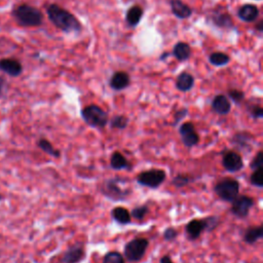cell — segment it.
Returning a JSON list of instances; mask_svg holds the SVG:
<instances>
[{"mask_svg": "<svg viewBox=\"0 0 263 263\" xmlns=\"http://www.w3.org/2000/svg\"><path fill=\"white\" fill-rule=\"evenodd\" d=\"M194 86V78L190 73H187V72H182L181 74H179V76L177 78L176 80V88H178V90L186 92H190Z\"/></svg>", "mask_w": 263, "mask_h": 263, "instance_id": "obj_22", "label": "cell"}, {"mask_svg": "<svg viewBox=\"0 0 263 263\" xmlns=\"http://www.w3.org/2000/svg\"><path fill=\"white\" fill-rule=\"evenodd\" d=\"M196 180V178L190 174H177L173 180H172V185H174L176 188H182V187L188 186L190 183H192Z\"/></svg>", "mask_w": 263, "mask_h": 263, "instance_id": "obj_28", "label": "cell"}, {"mask_svg": "<svg viewBox=\"0 0 263 263\" xmlns=\"http://www.w3.org/2000/svg\"><path fill=\"white\" fill-rule=\"evenodd\" d=\"M257 28H258L259 32H262V31H263V28H262V21H261V22H259V24H258Z\"/></svg>", "mask_w": 263, "mask_h": 263, "instance_id": "obj_41", "label": "cell"}, {"mask_svg": "<svg viewBox=\"0 0 263 263\" xmlns=\"http://www.w3.org/2000/svg\"><path fill=\"white\" fill-rule=\"evenodd\" d=\"M4 82H6V80H4L2 78H0V92L2 90L4 86Z\"/></svg>", "mask_w": 263, "mask_h": 263, "instance_id": "obj_40", "label": "cell"}, {"mask_svg": "<svg viewBox=\"0 0 263 263\" xmlns=\"http://www.w3.org/2000/svg\"><path fill=\"white\" fill-rule=\"evenodd\" d=\"M213 23L223 29H230L232 27V16L226 12H215L212 16Z\"/></svg>", "mask_w": 263, "mask_h": 263, "instance_id": "obj_25", "label": "cell"}, {"mask_svg": "<svg viewBox=\"0 0 263 263\" xmlns=\"http://www.w3.org/2000/svg\"><path fill=\"white\" fill-rule=\"evenodd\" d=\"M179 236V232L176 228L170 226V228H166L162 234L164 240L166 242H174Z\"/></svg>", "mask_w": 263, "mask_h": 263, "instance_id": "obj_36", "label": "cell"}, {"mask_svg": "<svg viewBox=\"0 0 263 263\" xmlns=\"http://www.w3.org/2000/svg\"><path fill=\"white\" fill-rule=\"evenodd\" d=\"M249 112L254 120H261L263 118V108L260 105H252L249 109Z\"/></svg>", "mask_w": 263, "mask_h": 263, "instance_id": "obj_38", "label": "cell"}, {"mask_svg": "<svg viewBox=\"0 0 263 263\" xmlns=\"http://www.w3.org/2000/svg\"><path fill=\"white\" fill-rule=\"evenodd\" d=\"M0 200H2V196H0Z\"/></svg>", "mask_w": 263, "mask_h": 263, "instance_id": "obj_42", "label": "cell"}, {"mask_svg": "<svg viewBox=\"0 0 263 263\" xmlns=\"http://www.w3.org/2000/svg\"><path fill=\"white\" fill-rule=\"evenodd\" d=\"M128 118L126 116H116L110 120V126L116 130H124L128 126Z\"/></svg>", "mask_w": 263, "mask_h": 263, "instance_id": "obj_30", "label": "cell"}, {"mask_svg": "<svg viewBox=\"0 0 263 263\" xmlns=\"http://www.w3.org/2000/svg\"><path fill=\"white\" fill-rule=\"evenodd\" d=\"M230 204V213L238 219H245L255 206V200L249 196L242 194L236 196Z\"/></svg>", "mask_w": 263, "mask_h": 263, "instance_id": "obj_8", "label": "cell"}, {"mask_svg": "<svg viewBox=\"0 0 263 263\" xmlns=\"http://www.w3.org/2000/svg\"><path fill=\"white\" fill-rule=\"evenodd\" d=\"M111 218L120 225H128L132 222V217L130 211L124 206H116L111 210Z\"/></svg>", "mask_w": 263, "mask_h": 263, "instance_id": "obj_21", "label": "cell"}, {"mask_svg": "<svg viewBox=\"0 0 263 263\" xmlns=\"http://www.w3.org/2000/svg\"><path fill=\"white\" fill-rule=\"evenodd\" d=\"M166 173L160 168H152L139 173L136 177V181L139 185L147 187L150 190H156L166 181Z\"/></svg>", "mask_w": 263, "mask_h": 263, "instance_id": "obj_7", "label": "cell"}, {"mask_svg": "<svg viewBox=\"0 0 263 263\" xmlns=\"http://www.w3.org/2000/svg\"><path fill=\"white\" fill-rule=\"evenodd\" d=\"M179 135L186 148L192 149L200 144V135L192 122H186L179 126Z\"/></svg>", "mask_w": 263, "mask_h": 263, "instance_id": "obj_9", "label": "cell"}, {"mask_svg": "<svg viewBox=\"0 0 263 263\" xmlns=\"http://www.w3.org/2000/svg\"><path fill=\"white\" fill-rule=\"evenodd\" d=\"M46 12L50 22L60 30L66 33L82 31V24L78 20V18L61 6L50 4Z\"/></svg>", "mask_w": 263, "mask_h": 263, "instance_id": "obj_1", "label": "cell"}, {"mask_svg": "<svg viewBox=\"0 0 263 263\" xmlns=\"http://www.w3.org/2000/svg\"><path fill=\"white\" fill-rule=\"evenodd\" d=\"M86 256V245L84 242H78L71 245L62 255L61 263H80Z\"/></svg>", "mask_w": 263, "mask_h": 263, "instance_id": "obj_10", "label": "cell"}, {"mask_svg": "<svg viewBox=\"0 0 263 263\" xmlns=\"http://www.w3.org/2000/svg\"><path fill=\"white\" fill-rule=\"evenodd\" d=\"M143 16V10L139 6H134L128 8L126 16V21L128 26L136 27Z\"/></svg>", "mask_w": 263, "mask_h": 263, "instance_id": "obj_23", "label": "cell"}, {"mask_svg": "<svg viewBox=\"0 0 263 263\" xmlns=\"http://www.w3.org/2000/svg\"><path fill=\"white\" fill-rule=\"evenodd\" d=\"M148 212H149V206L147 204H141V206H135V208L130 213L132 218H134L138 221H142L146 217Z\"/></svg>", "mask_w": 263, "mask_h": 263, "instance_id": "obj_31", "label": "cell"}, {"mask_svg": "<svg viewBox=\"0 0 263 263\" xmlns=\"http://www.w3.org/2000/svg\"><path fill=\"white\" fill-rule=\"evenodd\" d=\"M14 16L21 26L37 27L40 26L44 16L40 10L28 4H22L14 10Z\"/></svg>", "mask_w": 263, "mask_h": 263, "instance_id": "obj_3", "label": "cell"}, {"mask_svg": "<svg viewBox=\"0 0 263 263\" xmlns=\"http://www.w3.org/2000/svg\"><path fill=\"white\" fill-rule=\"evenodd\" d=\"M160 263H175V262L172 260V258H171L170 255H164V256L160 258Z\"/></svg>", "mask_w": 263, "mask_h": 263, "instance_id": "obj_39", "label": "cell"}, {"mask_svg": "<svg viewBox=\"0 0 263 263\" xmlns=\"http://www.w3.org/2000/svg\"><path fill=\"white\" fill-rule=\"evenodd\" d=\"M263 238V225H254L250 226L244 232L242 240L246 242L247 245H254L259 240Z\"/></svg>", "mask_w": 263, "mask_h": 263, "instance_id": "obj_19", "label": "cell"}, {"mask_svg": "<svg viewBox=\"0 0 263 263\" xmlns=\"http://www.w3.org/2000/svg\"><path fill=\"white\" fill-rule=\"evenodd\" d=\"M172 12L178 18H188L192 14V10L190 6L184 4L182 0H170Z\"/></svg>", "mask_w": 263, "mask_h": 263, "instance_id": "obj_17", "label": "cell"}, {"mask_svg": "<svg viewBox=\"0 0 263 263\" xmlns=\"http://www.w3.org/2000/svg\"><path fill=\"white\" fill-rule=\"evenodd\" d=\"M250 168H252V171L257 170V168H263V152L259 150L256 154V156L253 158V160L250 162Z\"/></svg>", "mask_w": 263, "mask_h": 263, "instance_id": "obj_35", "label": "cell"}, {"mask_svg": "<svg viewBox=\"0 0 263 263\" xmlns=\"http://www.w3.org/2000/svg\"><path fill=\"white\" fill-rule=\"evenodd\" d=\"M204 222V232H214L221 223V220L218 216H208L202 218Z\"/></svg>", "mask_w": 263, "mask_h": 263, "instance_id": "obj_29", "label": "cell"}, {"mask_svg": "<svg viewBox=\"0 0 263 263\" xmlns=\"http://www.w3.org/2000/svg\"><path fill=\"white\" fill-rule=\"evenodd\" d=\"M103 263H126V259L124 258L122 253L118 251H110L105 254Z\"/></svg>", "mask_w": 263, "mask_h": 263, "instance_id": "obj_32", "label": "cell"}, {"mask_svg": "<svg viewBox=\"0 0 263 263\" xmlns=\"http://www.w3.org/2000/svg\"><path fill=\"white\" fill-rule=\"evenodd\" d=\"M253 141H254V137L252 134L249 133V132H238V133H236L232 136L230 142L234 147L240 150L251 152L253 147Z\"/></svg>", "mask_w": 263, "mask_h": 263, "instance_id": "obj_12", "label": "cell"}, {"mask_svg": "<svg viewBox=\"0 0 263 263\" xmlns=\"http://www.w3.org/2000/svg\"><path fill=\"white\" fill-rule=\"evenodd\" d=\"M204 232V222L202 219H192L185 225V234L187 240L194 242L200 238Z\"/></svg>", "mask_w": 263, "mask_h": 263, "instance_id": "obj_13", "label": "cell"}, {"mask_svg": "<svg viewBox=\"0 0 263 263\" xmlns=\"http://www.w3.org/2000/svg\"><path fill=\"white\" fill-rule=\"evenodd\" d=\"M209 60L212 65L216 67H222V66L228 65L230 62V57L226 54L217 52H213L210 54Z\"/></svg>", "mask_w": 263, "mask_h": 263, "instance_id": "obj_27", "label": "cell"}, {"mask_svg": "<svg viewBox=\"0 0 263 263\" xmlns=\"http://www.w3.org/2000/svg\"><path fill=\"white\" fill-rule=\"evenodd\" d=\"M228 98L230 99L236 105L240 104L244 100H245V92L240 90H236V88L230 90L228 92Z\"/></svg>", "mask_w": 263, "mask_h": 263, "instance_id": "obj_34", "label": "cell"}, {"mask_svg": "<svg viewBox=\"0 0 263 263\" xmlns=\"http://www.w3.org/2000/svg\"><path fill=\"white\" fill-rule=\"evenodd\" d=\"M173 54L174 57L178 60V61H186L190 58L192 56V48L190 46V44H187L186 42H178L175 44L174 48H173Z\"/></svg>", "mask_w": 263, "mask_h": 263, "instance_id": "obj_24", "label": "cell"}, {"mask_svg": "<svg viewBox=\"0 0 263 263\" xmlns=\"http://www.w3.org/2000/svg\"><path fill=\"white\" fill-rule=\"evenodd\" d=\"M126 182V181L120 176L106 179L100 184L99 192L112 202L126 200L132 194V190L128 187H124L122 188L120 185Z\"/></svg>", "mask_w": 263, "mask_h": 263, "instance_id": "obj_2", "label": "cell"}, {"mask_svg": "<svg viewBox=\"0 0 263 263\" xmlns=\"http://www.w3.org/2000/svg\"><path fill=\"white\" fill-rule=\"evenodd\" d=\"M238 16L242 21L251 23L259 16V10L254 4H245L238 10Z\"/></svg>", "mask_w": 263, "mask_h": 263, "instance_id": "obj_18", "label": "cell"}, {"mask_svg": "<svg viewBox=\"0 0 263 263\" xmlns=\"http://www.w3.org/2000/svg\"><path fill=\"white\" fill-rule=\"evenodd\" d=\"M130 84V75L124 71H118L116 72L110 80V88L116 92L122 90L126 88Z\"/></svg>", "mask_w": 263, "mask_h": 263, "instance_id": "obj_15", "label": "cell"}, {"mask_svg": "<svg viewBox=\"0 0 263 263\" xmlns=\"http://www.w3.org/2000/svg\"><path fill=\"white\" fill-rule=\"evenodd\" d=\"M187 116H188V109L187 108H181L174 114V120L172 122L173 126H176L182 120H184Z\"/></svg>", "mask_w": 263, "mask_h": 263, "instance_id": "obj_37", "label": "cell"}, {"mask_svg": "<svg viewBox=\"0 0 263 263\" xmlns=\"http://www.w3.org/2000/svg\"><path fill=\"white\" fill-rule=\"evenodd\" d=\"M37 145H38V147L42 150L44 152H46V154L52 156V158H59L61 156V152L59 149H56L52 144L46 140V139H40L38 142H37Z\"/></svg>", "mask_w": 263, "mask_h": 263, "instance_id": "obj_26", "label": "cell"}, {"mask_svg": "<svg viewBox=\"0 0 263 263\" xmlns=\"http://www.w3.org/2000/svg\"><path fill=\"white\" fill-rule=\"evenodd\" d=\"M250 183L251 185L262 188L263 187V168L254 170L250 176Z\"/></svg>", "mask_w": 263, "mask_h": 263, "instance_id": "obj_33", "label": "cell"}, {"mask_svg": "<svg viewBox=\"0 0 263 263\" xmlns=\"http://www.w3.org/2000/svg\"><path fill=\"white\" fill-rule=\"evenodd\" d=\"M110 166L112 170L124 171L130 170L132 164L128 162V160L122 154H120V152H114L110 158Z\"/></svg>", "mask_w": 263, "mask_h": 263, "instance_id": "obj_20", "label": "cell"}, {"mask_svg": "<svg viewBox=\"0 0 263 263\" xmlns=\"http://www.w3.org/2000/svg\"><path fill=\"white\" fill-rule=\"evenodd\" d=\"M80 116L88 126L95 128H104L109 122L107 112L95 104L86 106L82 110Z\"/></svg>", "mask_w": 263, "mask_h": 263, "instance_id": "obj_4", "label": "cell"}, {"mask_svg": "<svg viewBox=\"0 0 263 263\" xmlns=\"http://www.w3.org/2000/svg\"><path fill=\"white\" fill-rule=\"evenodd\" d=\"M212 110L219 116H228L232 110V103L225 95H217L211 103Z\"/></svg>", "mask_w": 263, "mask_h": 263, "instance_id": "obj_14", "label": "cell"}, {"mask_svg": "<svg viewBox=\"0 0 263 263\" xmlns=\"http://www.w3.org/2000/svg\"><path fill=\"white\" fill-rule=\"evenodd\" d=\"M240 190V182L230 177L223 178L214 185V192L220 200L226 202H232L236 196H238Z\"/></svg>", "mask_w": 263, "mask_h": 263, "instance_id": "obj_5", "label": "cell"}, {"mask_svg": "<svg viewBox=\"0 0 263 263\" xmlns=\"http://www.w3.org/2000/svg\"><path fill=\"white\" fill-rule=\"evenodd\" d=\"M222 166L228 172L236 173L244 168V160L238 152L228 150L222 156Z\"/></svg>", "mask_w": 263, "mask_h": 263, "instance_id": "obj_11", "label": "cell"}, {"mask_svg": "<svg viewBox=\"0 0 263 263\" xmlns=\"http://www.w3.org/2000/svg\"><path fill=\"white\" fill-rule=\"evenodd\" d=\"M149 247V240L145 238H136L128 240L124 249L126 260L128 262H139L143 259Z\"/></svg>", "mask_w": 263, "mask_h": 263, "instance_id": "obj_6", "label": "cell"}, {"mask_svg": "<svg viewBox=\"0 0 263 263\" xmlns=\"http://www.w3.org/2000/svg\"><path fill=\"white\" fill-rule=\"evenodd\" d=\"M0 70L8 73L10 76H18L23 71L21 63L14 59L0 60Z\"/></svg>", "mask_w": 263, "mask_h": 263, "instance_id": "obj_16", "label": "cell"}]
</instances>
